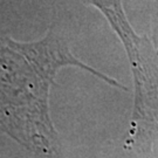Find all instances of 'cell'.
<instances>
[{"mask_svg": "<svg viewBox=\"0 0 158 158\" xmlns=\"http://www.w3.org/2000/svg\"><path fill=\"white\" fill-rule=\"evenodd\" d=\"M63 67L82 68L108 85L123 88L79 60L53 28L29 42L0 33V132L45 158L62 157L49 115V93Z\"/></svg>", "mask_w": 158, "mask_h": 158, "instance_id": "obj_1", "label": "cell"}, {"mask_svg": "<svg viewBox=\"0 0 158 158\" xmlns=\"http://www.w3.org/2000/svg\"><path fill=\"white\" fill-rule=\"evenodd\" d=\"M85 4L95 7L108 20L111 28L123 42L132 67H137L147 60L150 53L144 40L136 35L125 15L122 0H82Z\"/></svg>", "mask_w": 158, "mask_h": 158, "instance_id": "obj_2", "label": "cell"}, {"mask_svg": "<svg viewBox=\"0 0 158 158\" xmlns=\"http://www.w3.org/2000/svg\"><path fill=\"white\" fill-rule=\"evenodd\" d=\"M157 6H158V0H157ZM155 35L158 38V7H157V11H156V31H155Z\"/></svg>", "mask_w": 158, "mask_h": 158, "instance_id": "obj_3", "label": "cell"}]
</instances>
